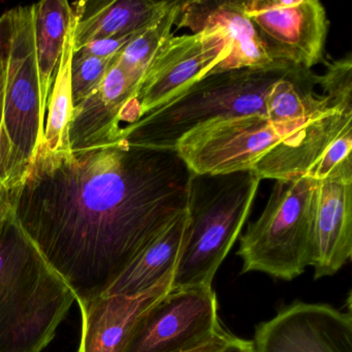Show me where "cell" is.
I'll return each instance as SVG.
<instances>
[{
    "label": "cell",
    "instance_id": "44dd1931",
    "mask_svg": "<svg viewBox=\"0 0 352 352\" xmlns=\"http://www.w3.org/2000/svg\"><path fill=\"white\" fill-rule=\"evenodd\" d=\"M315 84L322 89L323 98L331 110L352 115V55L325 63L322 76H315Z\"/></svg>",
    "mask_w": 352,
    "mask_h": 352
},
{
    "label": "cell",
    "instance_id": "5b68a950",
    "mask_svg": "<svg viewBox=\"0 0 352 352\" xmlns=\"http://www.w3.org/2000/svg\"><path fill=\"white\" fill-rule=\"evenodd\" d=\"M252 172L195 175L189 184V234L172 288L210 286L241 236L258 190Z\"/></svg>",
    "mask_w": 352,
    "mask_h": 352
},
{
    "label": "cell",
    "instance_id": "8992f818",
    "mask_svg": "<svg viewBox=\"0 0 352 352\" xmlns=\"http://www.w3.org/2000/svg\"><path fill=\"white\" fill-rule=\"evenodd\" d=\"M318 181H276L263 213L240 236L241 273L292 281L311 267Z\"/></svg>",
    "mask_w": 352,
    "mask_h": 352
},
{
    "label": "cell",
    "instance_id": "f1b7e54d",
    "mask_svg": "<svg viewBox=\"0 0 352 352\" xmlns=\"http://www.w3.org/2000/svg\"><path fill=\"white\" fill-rule=\"evenodd\" d=\"M10 212V203L8 192L5 188L0 186V228L3 226L8 213Z\"/></svg>",
    "mask_w": 352,
    "mask_h": 352
},
{
    "label": "cell",
    "instance_id": "8fae6325",
    "mask_svg": "<svg viewBox=\"0 0 352 352\" xmlns=\"http://www.w3.org/2000/svg\"><path fill=\"white\" fill-rule=\"evenodd\" d=\"M254 352H352L351 309L296 302L255 327Z\"/></svg>",
    "mask_w": 352,
    "mask_h": 352
},
{
    "label": "cell",
    "instance_id": "ac0fdd59",
    "mask_svg": "<svg viewBox=\"0 0 352 352\" xmlns=\"http://www.w3.org/2000/svg\"><path fill=\"white\" fill-rule=\"evenodd\" d=\"M32 9L41 104L43 113L46 115L47 104L56 77L73 12L71 3L67 0H43L32 5Z\"/></svg>",
    "mask_w": 352,
    "mask_h": 352
},
{
    "label": "cell",
    "instance_id": "30bf717a",
    "mask_svg": "<svg viewBox=\"0 0 352 352\" xmlns=\"http://www.w3.org/2000/svg\"><path fill=\"white\" fill-rule=\"evenodd\" d=\"M270 58L311 71L323 60L329 22L318 0L243 1Z\"/></svg>",
    "mask_w": 352,
    "mask_h": 352
},
{
    "label": "cell",
    "instance_id": "83f0119b",
    "mask_svg": "<svg viewBox=\"0 0 352 352\" xmlns=\"http://www.w3.org/2000/svg\"><path fill=\"white\" fill-rule=\"evenodd\" d=\"M218 352H254V347L250 340L241 339L232 335L228 343Z\"/></svg>",
    "mask_w": 352,
    "mask_h": 352
},
{
    "label": "cell",
    "instance_id": "d4e9b609",
    "mask_svg": "<svg viewBox=\"0 0 352 352\" xmlns=\"http://www.w3.org/2000/svg\"><path fill=\"white\" fill-rule=\"evenodd\" d=\"M137 34L94 41L76 52H82L84 54L90 55V56L98 57V58L113 59L133 40V36Z\"/></svg>",
    "mask_w": 352,
    "mask_h": 352
},
{
    "label": "cell",
    "instance_id": "ffe728a7",
    "mask_svg": "<svg viewBox=\"0 0 352 352\" xmlns=\"http://www.w3.org/2000/svg\"><path fill=\"white\" fill-rule=\"evenodd\" d=\"M180 8L181 1H168L166 9L140 30L117 55L116 65L124 72L135 90L156 51L173 36L172 30L178 21Z\"/></svg>",
    "mask_w": 352,
    "mask_h": 352
},
{
    "label": "cell",
    "instance_id": "52a82bcc",
    "mask_svg": "<svg viewBox=\"0 0 352 352\" xmlns=\"http://www.w3.org/2000/svg\"><path fill=\"white\" fill-rule=\"evenodd\" d=\"M230 46L223 32L205 30L170 36L156 51L123 114L122 129L217 73L228 59Z\"/></svg>",
    "mask_w": 352,
    "mask_h": 352
},
{
    "label": "cell",
    "instance_id": "e0dca14e",
    "mask_svg": "<svg viewBox=\"0 0 352 352\" xmlns=\"http://www.w3.org/2000/svg\"><path fill=\"white\" fill-rule=\"evenodd\" d=\"M188 234L189 216L186 211L135 258L104 294L133 296L153 287L176 269Z\"/></svg>",
    "mask_w": 352,
    "mask_h": 352
},
{
    "label": "cell",
    "instance_id": "3957f363",
    "mask_svg": "<svg viewBox=\"0 0 352 352\" xmlns=\"http://www.w3.org/2000/svg\"><path fill=\"white\" fill-rule=\"evenodd\" d=\"M76 296L10 212L0 228V352H43Z\"/></svg>",
    "mask_w": 352,
    "mask_h": 352
},
{
    "label": "cell",
    "instance_id": "4316f807",
    "mask_svg": "<svg viewBox=\"0 0 352 352\" xmlns=\"http://www.w3.org/2000/svg\"><path fill=\"white\" fill-rule=\"evenodd\" d=\"M232 336V333H230V331L222 329L217 335L214 336L209 341L185 352H218L228 343Z\"/></svg>",
    "mask_w": 352,
    "mask_h": 352
},
{
    "label": "cell",
    "instance_id": "603a6c76",
    "mask_svg": "<svg viewBox=\"0 0 352 352\" xmlns=\"http://www.w3.org/2000/svg\"><path fill=\"white\" fill-rule=\"evenodd\" d=\"M352 121L346 123L341 131L327 144L306 177L322 181L331 176L338 166L352 160Z\"/></svg>",
    "mask_w": 352,
    "mask_h": 352
},
{
    "label": "cell",
    "instance_id": "484cf974",
    "mask_svg": "<svg viewBox=\"0 0 352 352\" xmlns=\"http://www.w3.org/2000/svg\"><path fill=\"white\" fill-rule=\"evenodd\" d=\"M13 34V11L6 12L0 16V67L7 63Z\"/></svg>",
    "mask_w": 352,
    "mask_h": 352
},
{
    "label": "cell",
    "instance_id": "9c48e42d",
    "mask_svg": "<svg viewBox=\"0 0 352 352\" xmlns=\"http://www.w3.org/2000/svg\"><path fill=\"white\" fill-rule=\"evenodd\" d=\"M222 329L212 285L170 288L142 315L123 352H185Z\"/></svg>",
    "mask_w": 352,
    "mask_h": 352
},
{
    "label": "cell",
    "instance_id": "4fadbf2b",
    "mask_svg": "<svg viewBox=\"0 0 352 352\" xmlns=\"http://www.w3.org/2000/svg\"><path fill=\"white\" fill-rule=\"evenodd\" d=\"M175 270L141 294H102L79 305L82 316L78 352H123L142 315L172 288Z\"/></svg>",
    "mask_w": 352,
    "mask_h": 352
},
{
    "label": "cell",
    "instance_id": "ba28073f",
    "mask_svg": "<svg viewBox=\"0 0 352 352\" xmlns=\"http://www.w3.org/2000/svg\"><path fill=\"white\" fill-rule=\"evenodd\" d=\"M12 11L13 34L8 58L5 123L21 177L44 140L46 115L41 104L32 6Z\"/></svg>",
    "mask_w": 352,
    "mask_h": 352
},
{
    "label": "cell",
    "instance_id": "5bb4252c",
    "mask_svg": "<svg viewBox=\"0 0 352 352\" xmlns=\"http://www.w3.org/2000/svg\"><path fill=\"white\" fill-rule=\"evenodd\" d=\"M176 24L179 28H188L192 34L205 30L223 32L230 43V54L216 74L232 69H261L286 65H278L270 58L252 23L245 15L243 1L240 0L181 1Z\"/></svg>",
    "mask_w": 352,
    "mask_h": 352
},
{
    "label": "cell",
    "instance_id": "9a60e30c",
    "mask_svg": "<svg viewBox=\"0 0 352 352\" xmlns=\"http://www.w3.org/2000/svg\"><path fill=\"white\" fill-rule=\"evenodd\" d=\"M135 87L116 65V57L100 87L74 107L69 129V150L85 149L119 140L123 114Z\"/></svg>",
    "mask_w": 352,
    "mask_h": 352
},
{
    "label": "cell",
    "instance_id": "6da1fadb",
    "mask_svg": "<svg viewBox=\"0 0 352 352\" xmlns=\"http://www.w3.org/2000/svg\"><path fill=\"white\" fill-rule=\"evenodd\" d=\"M192 173L176 151L124 140L50 151L8 189L12 213L83 305L187 211Z\"/></svg>",
    "mask_w": 352,
    "mask_h": 352
},
{
    "label": "cell",
    "instance_id": "2e32d148",
    "mask_svg": "<svg viewBox=\"0 0 352 352\" xmlns=\"http://www.w3.org/2000/svg\"><path fill=\"white\" fill-rule=\"evenodd\" d=\"M168 1L81 0L71 3L75 17L74 52L100 38L137 34L153 21Z\"/></svg>",
    "mask_w": 352,
    "mask_h": 352
},
{
    "label": "cell",
    "instance_id": "cb8c5ba5",
    "mask_svg": "<svg viewBox=\"0 0 352 352\" xmlns=\"http://www.w3.org/2000/svg\"><path fill=\"white\" fill-rule=\"evenodd\" d=\"M7 69L8 60L3 67H0V186L6 190L11 188L20 178L15 149L10 140L5 123Z\"/></svg>",
    "mask_w": 352,
    "mask_h": 352
},
{
    "label": "cell",
    "instance_id": "d6986e66",
    "mask_svg": "<svg viewBox=\"0 0 352 352\" xmlns=\"http://www.w3.org/2000/svg\"><path fill=\"white\" fill-rule=\"evenodd\" d=\"M75 28L76 21L73 15L65 36L56 77L47 104V119L45 120L44 140L42 144L50 151L69 150V129L74 109L71 69Z\"/></svg>",
    "mask_w": 352,
    "mask_h": 352
},
{
    "label": "cell",
    "instance_id": "277c9868",
    "mask_svg": "<svg viewBox=\"0 0 352 352\" xmlns=\"http://www.w3.org/2000/svg\"><path fill=\"white\" fill-rule=\"evenodd\" d=\"M292 65L242 69L204 78L168 104L121 129L119 139L150 149L175 151L186 133L216 119L267 113V98Z\"/></svg>",
    "mask_w": 352,
    "mask_h": 352
},
{
    "label": "cell",
    "instance_id": "7c38bea8",
    "mask_svg": "<svg viewBox=\"0 0 352 352\" xmlns=\"http://www.w3.org/2000/svg\"><path fill=\"white\" fill-rule=\"evenodd\" d=\"M352 256V160L318 181L311 267L315 279L331 277Z\"/></svg>",
    "mask_w": 352,
    "mask_h": 352
},
{
    "label": "cell",
    "instance_id": "7a4b0ae2",
    "mask_svg": "<svg viewBox=\"0 0 352 352\" xmlns=\"http://www.w3.org/2000/svg\"><path fill=\"white\" fill-rule=\"evenodd\" d=\"M345 117L331 110L296 121L263 113L216 119L181 138L175 151L195 175L252 172L261 180H294L306 177Z\"/></svg>",
    "mask_w": 352,
    "mask_h": 352
},
{
    "label": "cell",
    "instance_id": "7402d4cb",
    "mask_svg": "<svg viewBox=\"0 0 352 352\" xmlns=\"http://www.w3.org/2000/svg\"><path fill=\"white\" fill-rule=\"evenodd\" d=\"M115 57L102 59L82 52H74L71 69L73 107L77 106L100 87Z\"/></svg>",
    "mask_w": 352,
    "mask_h": 352
}]
</instances>
